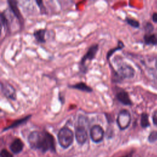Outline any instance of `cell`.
Masks as SVG:
<instances>
[{"label": "cell", "mask_w": 157, "mask_h": 157, "mask_svg": "<svg viewBox=\"0 0 157 157\" xmlns=\"http://www.w3.org/2000/svg\"><path fill=\"white\" fill-rule=\"evenodd\" d=\"M124 47V43H123L121 40H118V45H117V46H116L115 47H113V48L110 49V50L107 52V54H106V59H107V61L109 62L110 58L112 56V55H113L115 52H116L117 51H118V50H120L123 49Z\"/></svg>", "instance_id": "9a60e30c"}, {"label": "cell", "mask_w": 157, "mask_h": 157, "mask_svg": "<svg viewBox=\"0 0 157 157\" xmlns=\"http://www.w3.org/2000/svg\"><path fill=\"white\" fill-rule=\"evenodd\" d=\"M28 141L30 147L42 152L48 150L55 151V139L53 136L46 131H34L28 136Z\"/></svg>", "instance_id": "6da1fadb"}, {"label": "cell", "mask_w": 157, "mask_h": 157, "mask_svg": "<svg viewBox=\"0 0 157 157\" xmlns=\"http://www.w3.org/2000/svg\"><path fill=\"white\" fill-rule=\"evenodd\" d=\"M152 120H153V123L157 126V111L155 112L153 115V117H152Z\"/></svg>", "instance_id": "484cf974"}, {"label": "cell", "mask_w": 157, "mask_h": 157, "mask_svg": "<svg viewBox=\"0 0 157 157\" xmlns=\"http://www.w3.org/2000/svg\"><path fill=\"white\" fill-rule=\"evenodd\" d=\"M1 157H13L12 155L6 149H3L1 152Z\"/></svg>", "instance_id": "7402d4cb"}, {"label": "cell", "mask_w": 157, "mask_h": 157, "mask_svg": "<svg viewBox=\"0 0 157 157\" xmlns=\"http://www.w3.org/2000/svg\"><path fill=\"white\" fill-rule=\"evenodd\" d=\"M122 157H131V155H126V156H122Z\"/></svg>", "instance_id": "83f0119b"}, {"label": "cell", "mask_w": 157, "mask_h": 157, "mask_svg": "<svg viewBox=\"0 0 157 157\" xmlns=\"http://www.w3.org/2000/svg\"><path fill=\"white\" fill-rule=\"evenodd\" d=\"M35 2H36V3L37 4V6L39 8L40 13H42V14L47 13V9H46L45 6L44 5L43 1H37V0H36Z\"/></svg>", "instance_id": "ffe728a7"}, {"label": "cell", "mask_w": 157, "mask_h": 157, "mask_svg": "<svg viewBox=\"0 0 157 157\" xmlns=\"http://www.w3.org/2000/svg\"><path fill=\"white\" fill-rule=\"evenodd\" d=\"M117 88V91H115V96L116 99L124 105H131L132 102L131 100L128 92L120 88Z\"/></svg>", "instance_id": "9c48e42d"}, {"label": "cell", "mask_w": 157, "mask_h": 157, "mask_svg": "<svg viewBox=\"0 0 157 157\" xmlns=\"http://www.w3.org/2000/svg\"><path fill=\"white\" fill-rule=\"evenodd\" d=\"M57 137L59 145L64 148H68L74 140V133L67 127L61 128L58 131Z\"/></svg>", "instance_id": "5b68a950"}, {"label": "cell", "mask_w": 157, "mask_h": 157, "mask_svg": "<svg viewBox=\"0 0 157 157\" xmlns=\"http://www.w3.org/2000/svg\"><path fill=\"white\" fill-rule=\"evenodd\" d=\"M58 100L61 102V104H64L65 102V98L64 96L62 94L61 92H59L58 93Z\"/></svg>", "instance_id": "d4e9b609"}, {"label": "cell", "mask_w": 157, "mask_h": 157, "mask_svg": "<svg viewBox=\"0 0 157 157\" xmlns=\"http://www.w3.org/2000/svg\"><path fill=\"white\" fill-rule=\"evenodd\" d=\"M111 70V80L113 83H121L125 78H132L134 77L135 70L129 64L121 63L118 64L117 69H115L109 63Z\"/></svg>", "instance_id": "7a4b0ae2"}, {"label": "cell", "mask_w": 157, "mask_h": 157, "mask_svg": "<svg viewBox=\"0 0 157 157\" xmlns=\"http://www.w3.org/2000/svg\"><path fill=\"white\" fill-rule=\"evenodd\" d=\"M152 19L154 22H157V13H154L153 14Z\"/></svg>", "instance_id": "4316f807"}, {"label": "cell", "mask_w": 157, "mask_h": 157, "mask_svg": "<svg viewBox=\"0 0 157 157\" xmlns=\"http://www.w3.org/2000/svg\"><path fill=\"white\" fill-rule=\"evenodd\" d=\"M18 1H13V0H9L7 1V4L9 6V9H10L11 12L13 13L14 16L17 18L19 23L21 25H23L24 23V20L23 18V16L18 7L17 5Z\"/></svg>", "instance_id": "30bf717a"}, {"label": "cell", "mask_w": 157, "mask_h": 157, "mask_svg": "<svg viewBox=\"0 0 157 157\" xmlns=\"http://www.w3.org/2000/svg\"><path fill=\"white\" fill-rule=\"evenodd\" d=\"M1 90L2 93L9 99L15 101L17 99V93L15 88L10 83L1 82Z\"/></svg>", "instance_id": "52a82bcc"}, {"label": "cell", "mask_w": 157, "mask_h": 157, "mask_svg": "<svg viewBox=\"0 0 157 157\" xmlns=\"http://www.w3.org/2000/svg\"><path fill=\"white\" fill-rule=\"evenodd\" d=\"M31 117V115H26L21 118H20V119H18V120H15L10 125H9V126L6 127V128H4V129H3V131H7L8 129H12V128H16L22 124H24L26 122L28 121V120H29Z\"/></svg>", "instance_id": "5bb4252c"}, {"label": "cell", "mask_w": 157, "mask_h": 157, "mask_svg": "<svg viewBox=\"0 0 157 157\" xmlns=\"http://www.w3.org/2000/svg\"><path fill=\"white\" fill-rule=\"evenodd\" d=\"M140 125L144 128H145L150 126V123L148 121V115L146 113H142L141 114Z\"/></svg>", "instance_id": "e0dca14e"}, {"label": "cell", "mask_w": 157, "mask_h": 157, "mask_svg": "<svg viewBox=\"0 0 157 157\" xmlns=\"http://www.w3.org/2000/svg\"><path fill=\"white\" fill-rule=\"evenodd\" d=\"M144 40L147 45L157 44V35L155 34L147 33L144 35Z\"/></svg>", "instance_id": "2e32d148"}, {"label": "cell", "mask_w": 157, "mask_h": 157, "mask_svg": "<svg viewBox=\"0 0 157 157\" xmlns=\"http://www.w3.org/2000/svg\"><path fill=\"white\" fill-rule=\"evenodd\" d=\"M99 50V44H94L88 47L86 52L81 58L78 63V70L79 72L83 74H86L88 69V66L87 65V61L91 62L93 60Z\"/></svg>", "instance_id": "3957f363"}, {"label": "cell", "mask_w": 157, "mask_h": 157, "mask_svg": "<svg viewBox=\"0 0 157 157\" xmlns=\"http://www.w3.org/2000/svg\"><path fill=\"white\" fill-rule=\"evenodd\" d=\"M67 87L71 89L77 90L86 93H91L93 91V88L91 86H90L83 82H80L72 85H68Z\"/></svg>", "instance_id": "8fae6325"}, {"label": "cell", "mask_w": 157, "mask_h": 157, "mask_svg": "<svg viewBox=\"0 0 157 157\" xmlns=\"http://www.w3.org/2000/svg\"><path fill=\"white\" fill-rule=\"evenodd\" d=\"M1 22L2 24V26L5 28L6 30H9V21L8 18L6 16V14L4 13V12H2L1 13Z\"/></svg>", "instance_id": "ac0fdd59"}, {"label": "cell", "mask_w": 157, "mask_h": 157, "mask_svg": "<svg viewBox=\"0 0 157 157\" xmlns=\"http://www.w3.org/2000/svg\"><path fill=\"white\" fill-rule=\"evenodd\" d=\"M155 66H156V68L157 69V60L156 61V63H155Z\"/></svg>", "instance_id": "f1b7e54d"}, {"label": "cell", "mask_w": 157, "mask_h": 157, "mask_svg": "<svg viewBox=\"0 0 157 157\" xmlns=\"http://www.w3.org/2000/svg\"><path fill=\"white\" fill-rule=\"evenodd\" d=\"M23 148V143L20 139H15L10 144V149L15 154L20 153Z\"/></svg>", "instance_id": "4fadbf2b"}, {"label": "cell", "mask_w": 157, "mask_h": 157, "mask_svg": "<svg viewBox=\"0 0 157 157\" xmlns=\"http://www.w3.org/2000/svg\"><path fill=\"white\" fill-rule=\"evenodd\" d=\"M105 115L106 117V119L109 123H111L113 122V115L112 116V115L110 113H105Z\"/></svg>", "instance_id": "cb8c5ba5"}, {"label": "cell", "mask_w": 157, "mask_h": 157, "mask_svg": "<svg viewBox=\"0 0 157 157\" xmlns=\"http://www.w3.org/2000/svg\"><path fill=\"white\" fill-rule=\"evenodd\" d=\"M47 29L45 28H40L36 29L33 31V35L36 39V40L40 44H44L46 42L45 38Z\"/></svg>", "instance_id": "7c38bea8"}, {"label": "cell", "mask_w": 157, "mask_h": 157, "mask_svg": "<svg viewBox=\"0 0 157 157\" xmlns=\"http://www.w3.org/2000/svg\"><path fill=\"white\" fill-rule=\"evenodd\" d=\"M87 124V118L80 115L78 118V125L75 129V137L77 142L80 145L83 144L88 139V133L85 126V124Z\"/></svg>", "instance_id": "277c9868"}, {"label": "cell", "mask_w": 157, "mask_h": 157, "mask_svg": "<svg viewBox=\"0 0 157 157\" xmlns=\"http://www.w3.org/2000/svg\"><path fill=\"white\" fill-rule=\"evenodd\" d=\"M125 21L128 25H129L130 26H131L132 27H134V28H138L140 25L139 22L137 20H135V19H133V18H131L126 17L125 18Z\"/></svg>", "instance_id": "d6986e66"}, {"label": "cell", "mask_w": 157, "mask_h": 157, "mask_svg": "<svg viewBox=\"0 0 157 157\" xmlns=\"http://www.w3.org/2000/svg\"><path fill=\"white\" fill-rule=\"evenodd\" d=\"M153 25H152L151 23H147L146 24V25H145V31H146L148 33L151 32V31H153Z\"/></svg>", "instance_id": "603a6c76"}, {"label": "cell", "mask_w": 157, "mask_h": 157, "mask_svg": "<svg viewBox=\"0 0 157 157\" xmlns=\"http://www.w3.org/2000/svg\"><path fill=\"white\" fill-rule=\"evenodd\" d=\"M131 117L129 110L122 109L118 112L116 121L120 129L124 130L128 128L131 123Z\"/></svg>", "instance_id": "8992f818"}, {"label": "cell", "mask_w": 157, "mask_h": 157, "mask_svg": "<svg viewBox=\"0 0 157 157\" xmlns=\"http://www.w3.org/2000/svg\"><path fill=\"white\" fill-rule=\"evenodd\" d=\"M90 136L91 140L96 143L102 140L104 136V131L102 126L99 124L93 125L90 130Z\"/></svg>", "instance_id": "ba28073f"}, {"label": "cell", "mask_w": 157, "mask_h": 157, "mask_svg": "<svg viewBox=\"0 0 157 157\" xmlns=\"http://www.w3.org/2000/svg\"><path fill=\"white\" fill-rule=\"evenodd\" d=\"M157 140V131H153L150 132L148 136V140L150 142H153Z\"/></svg>", "instance_id": "44dd1931"}]
</instances>
